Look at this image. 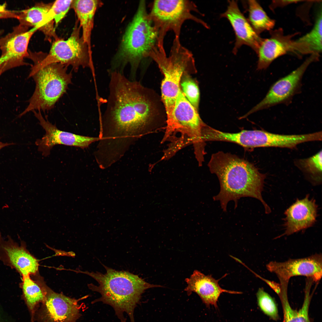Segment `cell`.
<instances>
[{
    "mask_svg": "<svg viewBox=\"0 0 322 322\" xmlns=\"http://www.w3.org/2000/svg\"><path fill=\"white\" fill-rule=\"evenodd\" d=\"M109 89L106 109L100 113L96 150L103 157L117 161L139 138L163 128L166 115L152 91L123 73L110 72Z\"/></svg>",
    "mask_w": 322,
    "mask_h": 322,
    "instance_id": "6da1fadb",
    "label": "cell"
},
{
    "mask_svg": "<svg viewBox=\"0 0 322 322\" xmlns=\"http://www.w3.org/2000/svg\"><path fill=\"white\" fill-rule=\"evenodd\" d=\"M208 166L220 184L219 192L213 199L220 202L224 211H226L230 201L234 202L236 208L241 198L250 197L261 202L266 213L271 212L262 197L265 175L253 164L236 155L219 151L211 155Z\"/></svg>",
    "mask_w": 322,
    "mask_h": 322,
    "instance_id": "7a4b0ae2",
    "label": "cell"
},
{
    "mask_svg": "<svg viewBox=\"0 0 322 322\" xmlns=\"http://www.w3.org/2000/svg\"><path fill=\"white\" fill-rule=\"evenodd\" d=\"M103 266L106 270L105 274L97 272H83L98 284V286L88 285L92 290L101 295L92 303L101 302L111 306L121 322H126L125 313L128 315L131 322H135L134 309L139 303L142 294L147 289L161 286L147 283L129 272L117 271Z\"/></svg>",
    "mask_w": 322,
    "mask_h": 322,
    "instance_id": "3957f363",
    "label": "cell"
},
{
    "mask_svg": "<svg viewBox=\"0 0 322 322\" xmlns=\"http://www.w3.org/2000/svg\"><path fill=\"white\" fill-rule=\"evenodd\" d=\"M158 33L147 12L145 1H141L133 19L122 38L112 61L110 72L122 73L125 65L131 66V80H134L139 64L157 46Z\"/></svg>",
    "mask_w": 322,
    "mask_h": 322,
    "instance_id": "277c9868",
    "label": "cell"
},
{
    "mask_svg": "<svg viewBox=\"0 0 322 322\" xmlns=\"http://www.w3.org/2000/svg\"><path fill=\"white\" fill-rule=\"evenodd\" d=\"M27 58L33 63L28 78L33 79L35 86L27 106L19 117L30 111L52 109L72 83V75L71 72H67L68 66L57 63L45 64L41 52L28 50Z\"/></svg>",
    "mask_w": 322,
    "mask_h": 322,
    "instance_id": "5b68a950",
    "label": "cell"
},
{
    "mask_svg": "<svg viewBox=\"0 0 322 322\" xmlns=\"http://www.w3.org/2000/svg\"><path fill=\"white\" fill-rule=\"evenodd\" d=\"M148 57L156 63L163 75L161 86V100L166 116H170L181 90L180 83L183 74L185 72H196L193 55L180 41L174 39L168 55L165 51L155 47L149 52Z\"/></svg>",
    "mask_w": 322,
    "mask_h": 322,
    "instance_id": "8992f818",
    "label": "cell"
},
{
    "mask_svg": "<svg viewBox=\"0 0 322 322\" xmlns=\"http://www.w3.org/2000/svg\"><path fill=\"white\" fill-rule=\"evenodd\" d=\"M205 124L198 111L181 90L176 100L171 117L166 120L165 131L161 142H168L179 149L192 144L195 152H201L205 149L202 130Z\"/></svg>",
    "mask_w": 322,
    "mask_h": 322,
    "instance_id": "52a82bcc",
    "label": "cell"
},
{
    "mask_svg": "<svg viewBox=\"0 0 322 322\" xmlns=\"http://www.w3.org/2000/svg\"><path fill=\"white\" fill-rule=\"evenodd\" d=\"M199 13L193 1L184 0H157L153 3L149 16L158 33L157 47L161 51L165 49L164 41L167 33L173 31L175 38L180 39L182 25L188 20L199 24L206 28L207 24L192 13Z\"/></svg>",
    "mask_w": 322,
    "mask_h": 322,
    "instance_id": "ba28073f",
    "label": "cell"
},
{
    "mask_svg": "<svg viewBox=\"0 0 322 322\" xmlns=\"http://www.w3.org/2000/svg\"><path fill=\"white\" fill-rule=\"evenodd\" d=\"M78 22L67 40L58 38L54 40L49 52H43L42 60L45 64L57 63L71 66L75 72L80 67H89L95 76L92 52L80 36Z\"/></svg>",
    "mask_w": 322,
    "mask_h": 322,
    "instance_id": "9c48e42d",
    "label": "cell"
},
{
    "mask_svg": "<svg viewBox=\"0 0 322 322\" xmlns=\"http://www.w3.org/2000/svg\"><path fill=\"white\" fill-rule=\"evenodd\" d=\"M320 55H311L298 67L279 79L271 86L264 98L242 118L257 111L279 104L286 103L300 91L303 76L311 63L319 60Z\"/></svg>",
    "mask_w": 322,
    "mask_h": 322,
    "instance_id": "30bf717a",
    "label": "cell"
},
{
    "mask_svg": "<svg viewBox=\"0 0 322 322\" xmlns=\"http://www.w3.org/2000/svg\"><path fill=\"white\" fill-rule=\"evenodd\" d=\"M87 296L78 299L71 298L56 292L47 287L45 299L35 313V321L76 322L81 316L82 305L79 302Z\"/></svg>",
    "mask_w": 322,
    "mask_h": 322,
    "instance_id": "8fae6325",
    "label": "cell"
},
{
    "mask_svg": "<svg viewBox=\"0 0 322 322\" xmlns=\"http://www.w3.org/2000/svg\"><path fill=\"white\" fill-rule=\"evenodd\" d=\"M38 29L19 24L10 33L0 38V76L7 71L24 65H30L24 61L28 55L30 40Z\"/></svg>",
    "mask_w": 322,
    "mask_h": 322,
    "instance_id": "7c38bea8",
    "label": "cell"
},
{
    "mask_svg": "<svg viewBox=\"0 0 322 322\" xmlns=\"http://www.w3.org/2000/svg\"><path fill=\"white\" fill-rule=\"evenodd\" d=\"M322 262L321 254H316L283 262L272 261L266 267L269 271L276 275L280 282L288 283L292 277L304 276L317 283L322 277Z\"/></svg>",
    "mask_w": 322,
    "mask_h": 322,
    "instance_id": "4fadbf2b",
    "label": "cell"
},
{
    "mask_svg": "<svg viewBox=\"0 0 322 322\" xmlns=\"http://www.w3.org/2000/svg\"><path fill=\"white\" fill-rule=\"evenodd\" d=\"M32 112L46 132L43 137L41 139H38L35 142L38 150L45 156L49 154L51 149L56 145H63L84 149L88 147L92 143L99 140L98 137L80 135L59 130L55 125L45 119L41 111L34 110Z\"/></svg>",
    "mask_w": 322,
    "mask_h": 322,
    "instance_id": "5bb4252c",
    "label": "cell"
},
{
    "mask_svg": "<svg viewBox=\"0 0 322 322\" xmlns=\"http://www.w3.org/2000/svg\"><path fill=\"white\" fill-rule=\"evenodd\" d=\"M7 238L4 239L0 233V260L21 277L35 275L38 270V261L27 250L24 242L21 241L19 245L10 236Z\"/></svg>",
    "mask_w": 322,
    "mask_h": 322,
    "instance_id": "9a60e30c",
    "label": "cell"
},
{
    "mask_svg": "<svg viewBox=\"0 0 322 322\" xmlns=\"http://www.w3.org/2000/svg\"><path fill=\"white\" fill-rule=\"evenodd\" d=\"M318 210L315 200L310 199L308 194L302 199H298L284 212L283 235H291L312 227L316 222Z\"/></svg>",
    "mask_w": 322,
    "mask_h": 322,
    "instance_id": "2e32d148",
    "label": "cell"
},
{
    "mask_svg": "<svg viewBox=\"0 0 322 322\" xmlns=\"http://www.w3.org/2000/svg\"><path fill=\"white\" fill-rule=\"evenodd\" d=\"M226 10L221 15L229 21L234 31L236 40L233 52L236 54L243 45H247L257 53L263 38L254 30L240 11L236 1H229Z\"/></svg>",
    "mask_w": 322,
    "mask_h": 322,
    "instance_id": "e0dca14e",
    "label": "cell"
},
{
    "mask_svg": "<svg viewBox=\"0 0 322 322\" xmlns=\"http://www.w3.org/2000/svg\"><path fill=\"white\" fill-rule=\"evenodd\" d=\"M219 280H216L211 275H205L200 271L195 270L190 277L185 279L187 284L185 290L189 295L192 293H196L203 303L207 307L213 306L217 308V301L223 292L231 294H241L240 292L224 289L219 285Z\"/></svg>",
    "mask_w": 322,
    "mask_h": 322,
    "instance_id": "ac0fdd59",
    "label": "cell"
},
{
    "mask_svg": "<svg viewBox=\"0 0 322 322\" xmlns=\"http://www.w3.org/2000/svg\"><path fill=\"white\" fill-rule=\"evenodd\" d=\"M52 4L38 3L30 8L18 11L17 19L19 24L28 28H36L44 34L45 40L50 42L52 39H57L58 37L50 11Z\"/></svg>",
    "mask_w": 322,
    "mask_h": 322,
    "instance_id": "d6986e66",
    "label": "cell"
},
{
    "mask_svg": "<svg viewBox=\"0 0 322 322\" xmlns=\"http://www.w3.org/2000/svg\"><path fill=\"white\" fill-rule=\"evenodd\" d=\"M270 31V37L263 38L257 53L258 70L266 69L274 60L290 52L296 34L286 35L281 28Z\"/></svg>",
    "mask_w": 322,
    "mask_h": 322,
    "instance_id": "ffe728a7",
    "label": "cell"
},
{
    "mask_svg": "<svg viewBox=\"0 0 322 322\" xmlns=\"http://www.w3.org/2000/svg\"><path fill=\"white\" fill-rule=\"evenodd\" d=\"M322 8L317 14L314 25L308 33L295 40H293L290 52L298 56L313 54L320 55L321 52Z\"/></svg>",
    "mask_w": 322,
    "mask_h": 322,
    "instance_id": "44dd1931",
    "label": "cell"
},
{
    "mask_svg": "<svg viewBox=\"0 0 322 322\" xmlns=\"http://www.w3.org/2000/svg\"><path fill=\"white\" fill-rule=\"evenodd\" d=\"M102 4L100 0H73L71 5L82 29V36L91 51V34L94 16L97 10Z\"/></svg>",
    "mask_w": 322,
    "mask_h": 322,
    "instance_id": "7402d4cb",
    "label": "cell"
},
{
    "mask_svg": "<svg viewBox=\"0 0 322 322\" xmlns=\"http://www.w3.org/2000/svg\"><path fill=\"white\" fill-rule=\"evenodd\" d=\"M41 281L33 280L30 276L22 277L20 287L23 298L30 313V322H35V313L45 299L47 286Z\"/></svg>",
    "mask_w": 322,
    "mask_h": 322,
    "instance_id": "603a6c76",
    "label": "cell"
},
{
    "mask_svg": "<svg viewBox=\"0 0 322 322\" xmlns=\"http://www.w3.org/2000/svg\"><path fill=\"white\" fill-rule=\"evenodd\" d=\"M311 284H306L303 305L298 310L292 308L288 300L287 287H282L278 294L280 299L284 313V322H310L309 311L311 295L310 292Z\"/></svg>",
    "mask_w": 322,
    "mask_h": 322,
    "instance_id": "cb8c5ba5",
    "label": "cell"
},
{
    "mask_svg": "<svg viewBox=\"0 0 322 322\" xmlns=\"http://www.w3.org/2000/svg\"><path fill=\"white\" fill-rule=\"evenodd\" d=\"M249 22L258 35L265 31H271L275 24V20L267 15L259 3L254 0H249Z\"/></svg>",
    "mask_w": 322,
    "mask_h": 322,
    "instance_id": "d4e9b609",
    "label": "cell"
},
{
    "mask_svg": "<svg viewBox=\"0 0 322 322\" xmlns=\"http://www.w3.org/2000/svg\"><path fill=\"white\" fill-rule=\"evenodd\" d=\"M321 150L309 157L297 160L296 165L313 184L318 185L322 181V157Z\"/></svg>",
    "mask_w": 322,
    "mask_h": 322,
    "instance_id": "484cf974",
    "label": "cell"
},
{
    "mask_svg": "<svg viewBox=\"0 0 322 322\" xmlns=\"http://www.w3.org/2000/svg\"><path fill=\"white\" fill-rule=\"evenodd\" d=\"M190 73L185 72L183 74L180 83V88L187 100L198 111L199 90L197 83L189 74Z\"/></svg>",
    "mask_w": 322,
    "mask_h": 322,
    "instance_id": "4316f807",
    "label": "cell"
},
{
    "mask_svg": "<svg viewBox=\"0 0 322 322\" xmlns=\"http://www.w3.org/2000/svg\"><path fill=\"white\" fill-rule=\"evenodd\" d=\"M256 297L258 305L262 312L273 319L277 320L278 310L274 299L262 288L258 289Z\"/></svg>",
    "mask_w": 322,
    "mask_h": 322,
    "instance_id": "83f0119b",
    "label": "cell"
},
{
    "mask_svg": "<svg viewBox=\"0 0 322 322\" xmlns=\"http://www.w3.org/2000/svg\"><path fill=\"white\" fill-rule=\"evenodd\" d=\"M73 0H57L52 3L50 11L55 26L63 18L71 7Z\"/></svg>",
    "mask_w": 322,
    "mask_h": 322,
    "instance_id": "f1b7e54d",
    "label": "cell"
},
{
    "mask_svg": "<svg viewBox=\"0 0 322 322\" xmlns=\"http://www.w3.org/2000/svg\"><path fill=\"white\" fill-rule=\"evenodd\" d=\"M18 11L7 9L6 3L0 4V19L18 18Z\"/></svg>",
    "mask_w": 322,
    "mask_h": 322,
    "instance_id": "f546056e",
    "label": "cell"
},
{
    "mask_svg": "<svg viewBox=\"0 0 322 322\" xmlns=\"http://www.w3.org/2000/svg\"><path fill=\"white\" fill-rule=\"evenodd\" d=\"M303 0H275L273 1L270 6V7L273 9L278 7H283L289 4L295 3L299 2L302 1Z\"/></svg>",
    "mask_w": 322,
    "mask_h": 322,
    "instance_id": "4dcf8cb0",
    "label": "cell"
},
{
    "mask_svg": "<svg viewBox=\"0 0 322 322\" xmlns=\"http://www.w3.org/2000/svg\"><path fill=\"white\" fill-rule=\"evenodd\" d=\"M247 268L253 273L257 276L262 279L265 281L267 284L278 295L281 292V288L280 284L277 283L274 281H271L265 279H264L258 275L257 274L254 273L250 270L249 268Z\"/></svg>",
    "mask_w": 322,
    "mask_h": 322,
    "instance_id": "1f68e13d",
    "label": "cell"
},
{
    "mask_svg": "<svg viewBox=\"0 0 322 322\" xmlns=\"http://www.w3.org/2000/svg\"><path fill=\"white\" fill-rule=\"evenodd\" d=\"M13 143H4L0 141V150L3 148L11 145H14Z\"/></svg>",
    "mask_w": 322,
    "mask_h": 322,
    "instance_id": "d6a6232c",
    "label": "cell"
}]
</instances>
